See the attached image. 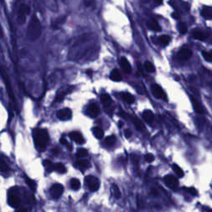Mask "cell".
I'll use <instances>...</instances> for the list:
<instances>
[{"label":"cell","instance_id":"cell-6","mask_svg":"<svg viewBox=\"0 0 212 212\" xmlns=\"http://www.w3.org/2000/svg\"><path fill=\"white\" fill-rule=\"evenodd\" d=\"M164 182L169 188H171L172 190H176L178 187V181L177 177H175L174 176H172V175L166 176L164 177Z\"/></svg>","mask_w":212,"mask_h":212},{"label":"cell","instance_id":"cell-18","mask_svg":"<svg viewBox=\"0 0 212 212\" xmlns=\"http://www.w3.org/2000/svg\"><path fill=\"white\" fill-rule=\"evenodd\" d=\"M192 102L194 110H195V111H196V113H198V114H203V113H204V110H203L202 106L199 104V102H198L196 100H195L192 97Z\"/></svg>","mask_w":212,"mask_h":212},{"label":"cell","instance_id":"cell-12","mask_svg":"<svg viewBox=\"0 0 212 212\" xmlns=\"http://www.w3.org/2000/svg\"><path fill=\"white\" fill-rule=\"evenodd\" d=\"M192 51L188 48H182L178 52V58L181 60H187L192 57Z\"/></svg>","mask_w":212,"mask_h":212},{"label":"cell","instance_id":"cell-32","mask_svg":"<svg viewBox=\"0 0 212 212\" xmlns=\"http://www.w3.org/2000/svg\"><path fill=\"white\" fill-rule=\"evenodd\" d=\"M144 69L146 70V71L148 72H154L155 71V67L150 62V61H146L144 63Z\"/></svg>","mask_w":212,"mask_h":212},{"label":"cell","instance_id":"cell-28","mask_svg":"<svg viewBox=\"0 0 212 212\" xmlns=\"http://www.w3.org/2000/svg\"><path fill=\"white\" fill-rule=\"evenodd\" d=\"M172 167H173L174 172L176 173V175H177L178 177H183L184 172L183 171H182V169H181V167H178L177 165H176V164H174L173 166H172Z\"/></svg>","mask_w":212,"mask_h":212},{"label":"cell","instance_id":"cell-38","mask_svg":"<svg viewBox=\"0 0 212 212\" xmlns=\"http://www.w3.org/2000/svg\"><path fill=\"white\" fill-rule=\"evenodd\" d=\"M95 0H83V4L87 8H90V7L93 6L95 4Z\"/></svg>","mask_w":212,"mask_h":212},{"label":"cell","instance_id":"cell-40","mask_svg":"<svg viewBox=\"0 0 212 212\" xmlns=\"http://www.w3.org/2000/svg\"><path fill=\"white\" fill-rule=\"evenodd\" d=\"M145 159L148 163H152L154 160V157L153 154H147L145 157Z\"/></svg>","mask_w":212,"mask_h":212},{"label":"cell","instance_id":"cell-24","mask_svg":"<svg viewBox=\"0 0 212 212\" xmlns=\"http://www.w3.org/2000/svg\"><path fill=\"white\" fill-rule=\"evenodd\" d=\"M43 165L47 172H51L54 170V164L49 160H45L43 162Z\"/></svg>","mask_w":212,"mask_h":212},{"label":"cell","instance_id":"cell-33","mask_svg":"<svg viewBox=\"0 0 212 212\" xmlns=\"http://www.w3.org/2000/svg\"><path fill=\"white\" fill-rule=\"evenodd\" d=\"M66 18V17H63L61 18H58V19L52 24V28H57L59 26H61V25L63 24V23H65Z\"/></svg>","mask_w":212,"mask_h":212},{"label":"cell","instance_id":"cell-29","mask_svg":"<svg viewBox=\"0 0 212 212\" xmlns=\"http://www.w3.org/2000/svg\"><path fill=\"white\" fill-rule=\"evenodd\" d=\"M159 41H160V42L163 44V45L167 46V45L171 42V37L168 36V35H163V36L160 37Z\"/></svg>","mask_w":212,"mask_h":212},{"label":"cell","instance_id":"cell-5","mask_svg":"<svg viewBox=\"0 0 212 212\" xmlns=\"http://www.w3.org/2000/svg\"><path fill=\"white\" fill-rule=\"evenodd\" d=\"M63 191H64V188H63L62 185L61 184H54L52 187L50 189V193H51V196L55 199H57L59 198L61 195H62Z\"/></svg>","mask_w":212,"mask_h":212},{"label":"cell","instance_id":"cell-10","mask_svg":"<svg viewBox=\"0 0 212 212\" xmlns=\"http://www.w3.org/2000/svg\"><path fill=\"white\" fill-rule=\"evenodd\" d=\"M8 204L12 207L18 208L20 205V200L15 194L9 193L8 195Z\"/></svg>","mask_w":212,"mask_h":212},{"label":"cell","instance_id":"cell-27","mask_svg":"<svg viewBox=\"0 0 212 212\" xmlns=\"http://www.w3.org/2000/svg\"><path fill=\"white\" fill-rule=\"evenodd\" d=\"M111 192H112L113 196H114L116 199L120 197V191H119V187H118L116 185H113V186H112V187H111Z\"/></svg>","mask_w":212,"mask_h":212},{"label":"cell","instance_id":"cell-17","mask_svg":"<svg viewBox=\"0 0 212 212\" xmlns=\"http://www.w3.org/2000/svg\"><path fill=\"white\" fill-rule=\"evenodd\" d=\"M147 24H148V28L150 30H153V31H154V32H159V31L161 30V28H160V26H159V24L158 23V22L155 21V20H152V21L148 22Z\"/></svg>","mask_w":212,"mask_h":212},{"label":"cell","instance_id":"cell-47","mask_svg":"<svg viewBox=\"0 0 212 212\" xmlns=\"http://www.w3.org/2000/svg\"><path fill=\"white\" fill-rule=\"evenodd\" d=\"M208 212H212V210H210V211H209Z\"/></svg>","mask_w":212,"mask_h":212},{"label":"cell","instance_id":"cell-45","mask_svg":"<svg viewBox=\"0 0 212 212\" xmlns=\"http://www.w3.org/2000/svg\"><path fill=\"white\" fill-rule=\"evenodd\" d=\"M60 143H61V144L65 145V144H67V141L64 138H61V139H60Z\"/></svg>","mask_w":212,"mask_h":212},{"label":"cell","instance_id":"cell-16","mask_svg":"<svg viewBox=\"0 0 212 212\" xmlns=\"http://www.w3.org/2000/svg\"><path fill=\"white\" fill-rule=\"evenodd\" d=\"M110 79L114 81H120L122 80V76H121L120 71L117 69L113 70V71L110 74Z\"/></svg>","mask_w":212,"mask_h":212},{"label":"cell","instance_id":"cell-26","mask_svg":"<svg viewBox=\"0 0 212 212\" xmlns=\"http://www.w3.org/2000/svg\"><path fill=\"white\" fill-rule=\"evenodd\" d=\"M71 187L72 188L73 190L77 191L79 188L81 187V182L80 181L76 178H73L71 180Z\"/></svg>","mask_w":212,"mask_h":212},{"label":"cell","instance_id":"cell-44","mask_svg":"<svg viewBox=\"0 0 212 212\" xmlns=\"http://www.w3.org/2000/svg\"><path fill=\"white\" fill-rule=\"evenodd\" d=\"M16 212H27V210H26V208L23 207V206H18V209H17V211Z\"/></svg>","mask_w":212,"mask_h":212},{"label":"cell","instance_id":"cell-2","mask_svg":"<svg viewBox=\"0 0 212 212\" xmlns=\"http://www.w3.org/2000/svg\"><path fill=\"white\" fill-rule=\"evenodd\" d=\"M33 139L36 148L38 151H43L49 143L47 131L43 129H37L33 131Z\"/></svg>","mask_w":212,"mask_h":212},{"label":"cell","instance_id":"cell-8","mask_svg":"<svg viewBox=\"0 0 212 212\" xmlns=\"http://www.w3.org/2000/svg\"><path fill=\"white\" fill-rule=\"evenodd\" d=\"M100 113V110H99V107L97 106L96 104L95 103H92L90 104L86 109V114L90 117L91 118H95L96 116H98Z\"/></svg>","mask_w":212,"mask_h":212},{"label":"cell","instance_id":"cell-30","mask_svg":"<svg viewBox=\"0 0 212 212\" xmlns=\"http://www.w3.org/2000/svg\"><path fill=\"white\" fill-rule=\"evenodd\" d=\"M134 124L135 127L137 128V129L138 130H140V131H143L144 129V125H143V124L141 122V121L139 119H137V118H134Z\"/></svg>","mask_w":212,"mask_h":212},{"label":"cell","instance_id":"cell-43","mask_svg":"<svg viewBox=\"0 0 212 212\" xmlns=\"http://www.w3.org/2000/svg\"><path fill=\"white\" fill-rule=\"evenodd\" d=\"M172 18H175V19H177V20H179L180 18H181V16H180V14H179L178 13H173L172 14Z\"/></svg>","mask_w":212,"mask_h":212},{"label":"cell","instance_id":"cell-14","mask_svg":"<svg viewBox=\"0 0 212 212\" xmlns=\"http://www.w3.org/2000/svg\"><path fill=\"white\" fill-rule=\"evenodd\" d=\"M120 65L122 68L124 69V71L126 73H131L132 68H131L130 63L129 62L128 59L125 57H121L120 59Z\"/></svg>","mask_w":212,"mask_h":212},{"label":"cell","instance_id":"cell-15","mask_svg":"<svg viewBox=\"0 0 212 212\" xmlns=\"http://www.w3.org/2000/svg\"><path fill=\"white\" fill-rule=\"evenodd\" d=\"M143 119L147 123L151 124L153 122V119H154V114L151 110H145L143 113Z\"/></svg>","mask_w":212,"mask_h":212},{"label":"cell","instance_id":"cell-9","mask_svg":"<svg viewBox=\"0 0 212 212\" xmlns=\"http://www.w3.org/2000/svg\"><path fill=\"white\" fill-rule=\"evenodd\" d=\"M152 92L155 98H157V99H163L165 96L163 89L158 85H153L152 86Z\"/></svg>","mask_w":212,"mask_h":212},{"label":"cell","instance_id":"cell-21","mask_svg":"<svg viewBox=\"0 0 212 212\" xmlns=\"http://www.w3.org/2000/svg\"><path fill=\"white\" fill-rule=\"evenodd\" d=\"M193 37L196 39H198L200 41H205L206 39V35L204 33L201 31L196 30L193 32Z\"/></svg>","mask_w":212,"mask_h":212},{"label":"cell","instance_id":"cell-11","mask_svg":"<svg viewBox=\"0 0 212 212\" xmlns=\"http://www.w3.org/2000/svg\"><path fill=\"white\" fill-rule=\"evenodd\" d=\"M69 136H70L71 139L75 141L76 143H79V144H83L85 142V139H83L82 135L78 132H71V133H70Z\"/></svg>","mask_w":212,"mask_h":212},{"label":"cell","instance_id":"cell-20","mask_svg":"<svg viewBox=\"0 0 212 212\" xmlns=\"http://www.w3.org/2000/svg\"><path fill=\"white\" fill-rule=\"evenodd\" d=\"M100 100L103 105L105 107H109L111 105V98L108 94H103L100 96Z\"/></svg>","mask_w":212,"mask_h":212},{"label":"cell","instance_id":"cell-23","mask_svg":"<svg viewBox=\"0 0 212 212\" xmlns=\"http://www.w3.org/2000/svg\"><path fill=\"white\" fill-rule=\"evenodd\" d=\"M54 170L60 174L65 173L66 172V167L62 163L54 164Z\"/></svg>","mask_w":212,"mask_h":212},{"label":"cell","instance_id":"cell-46","mask_svg":"<svg viewBox=\"0 0 212 212\" xmlns=\"http://www.w3.org/2000/svg\"><path fill=\"white\" fill-rule=\"evenodd\" d=\"M155 2L158 4H161L163 3V0H155Z\"/></svg>","mask_w":212,"mask_h":212},{"label":"cell","instance_id":"cell-4","mask_svg":"<svg viewBox=\"0 0 212 212\" xmlns=\"http://www.w3.org/2000/svg\"><path fill=\"white\" fill-rule=\"evenodd\" d=\"M86 184L87 185V187H89V189L91 191V192H96L97 190L100 187V181L99 179L94 177V176H88L86 178Z\"/></svg>","mask_w":212,"mask_h":212},{"label":"cell","instance_id":"cell-35","mask_svg":"<svg viewBox=\"0 0 212 212\" xmlns=\"http://www.w3.org/2000/svg\"><path fill=\"white\" fill-rule=\"evenodd\" d=\"M178 30L182 34H185L187 31V27L184 23H180L178 24Z\"/></svg>","mask_w":212,"mask_h":212},{"label":"cell","instance_id":"cell-42","mask_svg":"<svg viewBox=\"0 0 212 212\" xmlns=\"http://www.w3.org/2000/svg\"><path fill=\"white\" fill-rule=\"evenodd\" d=\"M124 136H125V138L127 139H129L131 136H132V132H131L129 129H126L124 131Z\"/></svg>","mask_w":212,"mask_h":212},{"label":"cell","instance_id":"cell-7","mask_svg":"<svg viewBox=\"0 0 212 212\" xmlns=\"http://www.w3.org/2000/svg\"><path fill=\"white\" fill-rule=\"evenodd\" d=\"M72 117V112L70 109H62L57 112V118L62 121L69 120Z\"/></svg>","mask_w":212,"mask_h":212},{"label":"cell","instance_id":"cell-1","mask_svg":"<svg viewBox=\"0 0 212 212\" xmlns=\"http://www.w3.org/2000/svg\"><path fill=\"white\" fill-rule=\"evenodd\" d=\"M42 32V24L40 23V20L37 18V16L34 15L32 18V19L30 20L28 30H27V38L31 42H35L41 37Z\"/></svg>","mask_w":212,"mask_h":212},{"label":"cell","instance_id":"cell-19","mask_svg":"<svg viewBox=\"0 0 212 212\" xmlns=\"http://www.w3.org/2000/svg\"><path fill=\"white\" fill-rule=\"evenodd\" d=\"M121 97L123 98V100L126 101L127 103H129V104H133V103H134V97L131 94L129 93H127V92H124V93H122L121 94Z\"/></svg>","mask_w":212,"mask_h":212},{"label":"cell","instance_id":"cell-13","mask_svg":"<svg viewBox=\"0 0 212 212\" xmlns=\"http://www.w3.org/2000/svg\"><path fill=\"white\" fill-rule=\"evenodd\" d=\"M71 90V87H67V88H66L64 90H61V91H59L57 93V96L55 98V100L54 102H59V101H61L63 99L65 98V96L67 95L68 93H70Z\"/></svg>","mask_w":212,"mask_h":212},{"label":"cell","instance_id":"cell-39","mask_svg":"<svg viewBox=\"0 0 212 212\" xmlns=\"http://www.w3.org/2000/svg\"><path fill=\"white\" fill-rule=\"evenodd\" d=\"M185 191H187L188 193H190V194H192V195H196V190L195 189V188H192V187H190V188H185Z\"/></svg>","mask_w":212,"mask_h":212},{"label":"cell","instance_id":"cell-36","mask_svg":"<svg viewBox=\"0 0 212 212\" xmlns=\"http://www.w3.org/2000/svg\"><path fill=\"white\" fill-rule=\"evenodd\" d=\"M26 183L28 184V187L32 190H33V191H35L36 190V187H37V185H36V183H35V182L34 181H33V180H31L30 178H26Z\"/></svg>","mask_w":212,"mask_h":212},{"label":"cell","instance_id":"cell-22","mask_svg":"<svg viewBox=\"0 0 212 212\" xmlns=\"http://www.w3.org/2000/svg\"><path fill=\"white\" fill-rule=\"evenodd\" d=\"M77 166L80 168L87 169L88 167H90V163L86 159H81V160H80V161L77 162Z\"/></svg>","mask_w":212,"mask_h":212},{"label":"cell","instance_id":"cell-3","mask_svg":"<svg viewBox=\"0 0 212 212\" xmlns=\"http://www.w3.org/2000/svg\"><path fill=\"white\" fill-rule=\"evenodd\" d=\"M30 7L27 4H22L20 6L18 13V22L19 24H23L26 20V16L30 13Z\"/></svg>","mask_w":212,"mask_h":212},{"label":"cell","instance_id":"cell-31","mask_svg":"<svg viewBox=\"0 0 212 212\" xmlns=\"http://www.w3.org/2000/svg\"><path fill=\"white\" fill-rule=\"evenodd\" d=\"M116 143V137L114 135H110L109 137H107L105 139V143L108 146H113Z\"/></svg>","mask_w":212,"mask_h":212},{"label":"cell","instance_id":"cell-48","mask_svg":"<svg viewBox=\"0 0 212 212\" xmlns=\"http://www.w3.org/2000/svg\"><path fill=\"white\" fill-rule=\"evenodd\" d=\"M62 1H63V2H65V1H66V0H62Z\"/></svg>","mask_w":212,"mask_h":212},{"label":"cell","instance_id":"cell-37","mask_svg":"<svg viewBox=\"0 0 212 212\" xmlns=\"http://www.w3.org/2000/svg\"><path fill=\"white\" fill-rule=\"evenodd\" d=\"M202 56L204 57V58L207 61H210L211 62L212 61V53L207 52H205L203 51L202 52Z\"/></svg>","mask_w":212,"mask_h":212},{"label":"cell","instance_id":"cell-41","mask_svg":"<svg viewBox=\"0 0 212 212\" xmlns=\"http://www.w3.org/2000/svg\"><path fill=\"white\" fill-rule=\"evenodd\" d=\"M8 166H7V164H5L3 161L1 162V171L4 172H7L8 171Z\"/></svg>","mask_w":212,"mask_h":212},{"label":"cell","instance_id":"cell-25","mask_svg":"<svg viewBox=\"0 0 212 212\" xmlns=\"http://www.w3.org/2000/svg\"><path fill=\"white\" fill-rule=\"evenodd\" d=\"M93 134H94V135L95 136V138H97V139H102L103 136H104V132L99 127H95L93 129Z\"/></svg>","mask_w":212,"mask_h":212},{"label":"cell","instance_id":"cell-34","mask_svg":"<svg viewBox=\"0 0 212 212\" xmlns=\"http://www.w3.org/2000/svg\"><path fill=\"white\" fill-rule=\"evenodd\" d=\"M76 155L79 158H84L88 155V151L86 148H79L76 152Z\"/></svg>","mask_w":212,"mask_h":212}]
</instances>
